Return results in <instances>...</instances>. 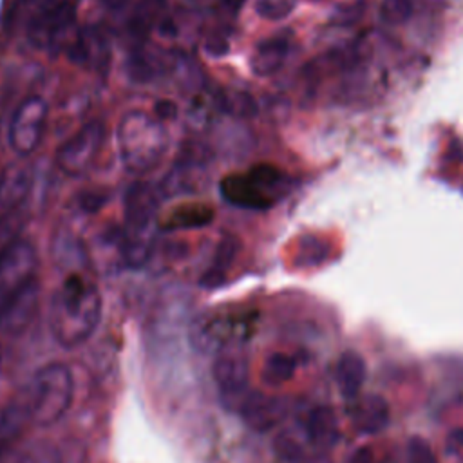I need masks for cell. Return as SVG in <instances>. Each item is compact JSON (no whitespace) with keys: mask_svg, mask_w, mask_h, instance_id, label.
I'll return each instance as SVG.
<instances>
[{"mask_svg":"<svg viewBox=\"0 0 463 463\" xmlns=\"http://www.w3.org/2000/svg\"><path fill=\"white\" fill-rule=\"evenodd\" d=\"M154 112H156V116H157L161 121H165V119H174V118L177 116V105H175L174 101H170V99H161V101L156 103Z\"/></svg>","mask_w":463,"mask_h":463,"instance_id":"4dcf8cb0","label":"cell"},{"mask_svg":"<svg viewBox=\"0 0 463 463\" xmlns=\"http://www.w3.org/2000/svg\"><path fill=\"white\" fill-rule=\"evenodd\" d=\"M219 107L233 118H251L257 112L255 99L246 90L226 89L219 94Z\"/></svg>","mask_w":463,"mask_h":463,"instance_id":"cb8c5ba5","label":"cell"},{"mask_svg":"<svg viewBox=\"0 0 463 463\" xmlns=\"http://www.w3.org/2000/svg\"><path fill=\"white\" fill-rule=\"evenodd\" d=\"M49 116V105L42 96H27L16 107L9 123V146L22 157L33 154L42 141L45 123Z\"/></svg>","mask_w":463,"mask_h":463,"instance_id":"ba28073f","label":"cell"},{"mask_svg":"<svg viewBox=\"0 0 463 463\" xmlns=\"http://www.w3.org/2000/svg\"><path fill=\"white\" fill-rule=\"evenodd\" d=\"M347 463H374V454H373L371 447L364 445V447H358V449L351 454V458H349Z\"/></svg>","mask_w":463,"mask_h":463,"instance_id":"1f68e13d","label":"cell"},{"mask_svg":"<svg viewBox=\"0 0 463 463\" xmlns=\"http://www.w3.org/2000/svg\"><path fill=\"white\" fill-rule=\"evenodd\" d=\"M335 378L336 385L347 400H353L358 396L364 380H365V362L364 358L354 351H345L335 367Z\"/></svg>","mask_w":463,"mask_h":463,"instance_id":"44dd1931","label":"cell"},{"mask_svg":"<svg viewBox=\"0 0 463 463\" xmlns=\"http://www.w3.org/2000/svg\"><path fill=\"white\" fill-rule=\"evenodd\" d=\"M69 56L78 65L94 71L103 69L110 58V45L105 33L94 25L80 29V33L69 45Z\"/></svg>","mask_w":463,"mask_h":463,"instance_id":"4fadbf2b","label":"cell"},{"mask_svg":"<svg viewBox=\"0 0 463 463\" xmlns=\"http://www.w3.org/2000/svg\"><path fill=\"white\" fill-rule=\"evenodd\" d=\"M116 139L119 159L125 170L134 175L152 172L163 161L168 148L165 123L141 109H132L121 116Z\"/></svg>","mask_w":463,"mask_h":463,"instance_id":"7a4b0ae2","label":"cell"},{"mask_svg":"<svg viewBox=\"0 0 463 463\" xmlns=\"http://www.w3.org/2000/svg\"><path fill=\"white\" fill-rule=\"evenodd\" d=\"M237 416H241L251 429L264 432L273 429L284 418V405L280 400L255 391Z\"/></svg>","mask_w":463,"mask_h":463,"instance_id":"2e32d148","label":"cell"},{"mask_svg":"<svg viewBox=\"0 0 463 463\" xmlns=\"http://www.w3.org/2000/svg\"><path fill=\"white\" fill-rule=\"evenodd\" d=\"M24 226V215L20 208L7 210L0 215V253L20 239V232Z\"/></svg>","mask_w":463,"mask_h":463,"instance_id":"484cf974","label":"cell"},{"mask_svg":"<svg viewBox=\"0 0 463 463\" xmlns=\"http://www.w3.org/2000/svg\"><path fill=\"white\" fill-rule=\"evenodd\" d=\"M262 380L268 385H282L295 374V360L286 353H271L262 364Z\"/></svg>","mask_w":463,"mask_h":463,"instance_id":"603a6c76","label":"cell"},{"mask_svg":"<svg viewBox=\"0 0 463 463\" xmlns=\"http://www.w3.org/2000/svg\"><path fill=\"white\" fill-rule=\"evenodd\" d=\"M29 425H33V421L18 394L0 409V454L11 449Z\"/></svg>","mask_w":463,"mask_h":463,"instance_id":"d6986e66","label":"cell"},{"mask_svg":"<svg viewBox=\"0 0 463 463\" xmlns=\"http://www.w3.org/2000/svg\"><path fill=\"white\" fill-rule=\"evenodd\" d=\"M284 175L271 165H255L248 172H233L221 179L222 199L233 206L260 210L268 208L279 197Z\"/></svg>","mask_w":463,"mask_h":463,"instance_id":"5b68a950","label":"cell"},{"mask_svg":"<svg viewBox=\"0 0 463 463\" xmlns=\"http://www.w3.org/2000/svg\"><path fill=\"white\" fill-rule=\"evenodd\" d=\"M103 136H105V127L98 119H92V121L85 123L83 127H80L56 150L54 161H56L58 168L61 172H65L67 175L85 174L92 166V163L101 148Z\"/></svg>","mask_w":463,"mask_h":463,"instance_id":"9c48e42d","label":"cell"},{"mask_svg":"<svg viewBox=\"0 0 463 463\" xmlns=\"http://www.w3.org/2000/svg\"><path fill=\"white\" fill-rule=\"evenodd\" d=\"M14 463H67V456L51 441H34L18 454Z\"/></svg>","mask_w":463,"mask_h":463,"instance_id":"d4e9b609","label":"cell"},{"mask_svg":"<svg viewBox=\"0 0 463 463\" xmlns=\"http://www.w3.org/2000/svg\"><path fill=\"white\" fill-rule=\"evenodd\" d=\"M250 331V318L239 315H219L204 322L197 331H194L195 344L203 349H213L219 354L224 349H232V344H237L248 336Z\"/></svg>","mask_w":463,"mask_h":463,"instance_id":"7c38bea8","label":"cell"},{"mask_svg":"<svg viewBox=\"0 0 463 463\" xmlns=\"http://www.w3.org/2000/svg\"><path fill=\"white\" fill-rule=\"evenodd\" d=\"M74 394L72 374L67 365L52 362L42 365L27 382L20 398L33 425L51 427L69 409Z\"/></svg>","mask_w":463,"mask_h":463,"instance_id":"277c9868","label":"cell"},{"mask_svg":"<svg viewBox=\"0 0 463 463\" xmlns=\"http://www.w3.org/2000/svg\"><path fill=\"white\" fill-rule=\"evenodd\" d=\"M304 432L315 447L327 449L338 439V420L329 407H315L304 420Z\"/></svg>","mask_w":463,"mask_h":463,"instance_id":"ffe728a7","label":"cell"},{"mask_svg":"<svg viewBox=\"0 0 463 463\" xmlns=\"http://www.w3.org/2000/svg\"><path fill=\"white\" fill-rule=\"evenodd\" d=\"M291 51V36L289 33H277L260 40L251 52L250 69L255 76H271L284 65L286 58Z\"/></svg>","mask_w":463,"mask_h":463,"instance_id":"5bb4252c","label":"cell"},{"mask_svg":"<svg viewBox=\"0 0 463 463\" xmlns=\"http://www.w3.org/2000/svg\"><path fill=\"white\" fill-rule=\"evenodd\" d=\"M105 194H99V192H87V194H81V208L85 212H98V208L103 206L105 203Z\"/></svg>","mask_w":463,"mask_h":463,"instance_id":"f546056e","label":"cell"},{"mask_svg":"<svg viewBox=\"0 0 463 463\" xmlns=\"http://www.w3.org/2000/svg\"><path fill=\"white\" fill-rule=\"evenodd\" d=\"M239 251V241L235 235L226 233L221 237V241L215 246L212 262L208 266V269L204 271V275L201 277V284L203 286H217L224 280L226 271L230 269V266L233 264L235 257Z\"/></svg>","mask_w":463,"mask_h":463,"instance_id":"7402d4cb","label":"cell"},{"mask_svg":"<svg viewBox=\"0 0 463 463\" xmlns=\"http://www.w3.org/2000/svg\"><path fill=\"white\" fill-rule=\"evenodd\" d=\"M101 318L98 286L80 271H69L54 289L49 311V329L63 347L87 342Z\"/></svg>","mask_w":463,"mask_h":463,"instance_id":"6da1fadb","label":"cell"},{"mask_svg":"<svg viewBox=\"0 0 463 463\" xmlns=\"http://www.w3.org/2000/svg\"><path fill=\"white\" fill-rule=\"evenodd\" d=\"M213 221V208L206 203L188 201L181 203L166 212V215L159 217L157 224L161 230H190L203 228Z\"/></svg>","mask_w":463,"mask_h":463,"instance_id":"ac0fdd59","label":"cell"},{"mask_svg":"<svg viewBox=\"0 0 463 463\" xmlns=\"http://www.w3.org/2000/svg\"><path fill=\"white\" fill-rule=\"evenodd\" d=\"M407 461L409 463H438V458L427 439L420 436H412L407 441Z\"/></svg>","mask_w":463,"mask_h":463,"instance_id":"f1b7e54d","label":"cell"},{"mask_svg":"<svg viewBox=\"0 0 463 463\" xmlns=\"http://www.w3.org/2000/svg\"><path fill=\"white\" fill-rule=\"evenodd\" d=\"M33 168L27 165H7L0 172V208L4 212L18 208L33 188Z\"/></svg>","mask_w":463,"mask_h":463,"instance_id":"9a60e30c","label":"cell"},{"mask_svg":"<svg viewBox=\"0 0 463 463\" xmlns=\"http://www.w3.org/2000/svg\"><path fill=\"white\" fill-rule=\"evenodd\" d=\"M40 300V284L33 280L0 300V329L7 335H22L33 322Z\"/></svg>","mask_w":463,"mask_h":463,"instance_id":"8fae6325","label":"cell"},{"mask_svg":"<svg viewBox=\"0 0 463 463\" xmlns=\"http://www.w3.org/2000/svg\"><path fill=\"white\" fill-rule=\"evenodd\" d=\"M159 195L157 190L145 183L136 181L125 194V217L123 230L119 232L121 260L128 268H141L146 264L154 251Z\"/></svg>","mask_w":463,"mask_h":463,"instance_id":"3957f363","label":"cell"},{"mask_svg":"<svg viewBox=\"0 0 463 463\" xmlns=\"http://www.w3.org/2000/svg\"><path fill=\"white\" fill-rule=\"evenodd\" d=\"M353 425L362 434H376L389 425L391 411L385 398L378 394H367L356 402L351 411Z\"/></svg>","mask_w":463,"mask_h":463,"instance_id":"e0dca14e","label":"cell"},{"mask_svg":"<svg viewBox=\"0 0 463 463\" xmlns=\"http://www.w3.org/2000/svg\"><path fill=\"white\" fill-rule=\"evenodd\" d=\"M38 255L31 241L18 239L0 253V300L36 280Z\"/></svg>","mask_w":463,"mask_h":463,"instance_id":"30bf717a","label":"cell"},{"mask_svg":"<svg viewBox=\"0 0 463 463\" xmlns=\"http://www.w3.org/2000/svg\"><path fill=\"white\" fill-rule=\"evenodd\" d=\"M76 20V0H43L27 25V38L38 49L61 47Z\"/></svg>","mask_w":463,"mask_h":463,"instance_id":"8992f818","label":"cell"},{"mask_svg":"<svg viewBox=\"0 0 463 463\" xmlns=\"http://www.w3.org/2000/svg\"><path fill=\"white\" fill-rule=\"evenodd\" d=\"M463 449V429H454L447 436V450L459 452Z\"/></svg>","mask_w":463,"mask_h":463,"instance_id":"d6a6232c","label":"cell"},{"mask_svg":"<svg viewBox=\"0 0 463 463\" xmlns=\"http://www.w3.org/2000/svg\"><path fill=\"white\" fill-rule=\"evenodd\" d=\"M253 7L262 20L280 22L295 11L297 0H255Z\"/></svg>","mask_w":463,"mask_h":463,"instance_id":"4316f807","label":"cell"},{"mask_svg":"<svg viewBox=\"0 0 463 463\" xmlns=\"http://www.w3.org/2000/svg\"><path fill=\"white\" fill-rule=\"evenodd\" d=\"M412 9H414L412 0H382L380 16L383 18V22L398 25L411 18Z\"/></svg>","mask_w":463,"mask_h":463,"instance_id":"83f0119b","label":"cell"},{"mask_svg":"<svg viewBox=\"0 0 463 463\" xmlns=\"http://www.w3.org/2000/svg\"><path fill=\"white\" fill-rule=\"evenodd\" d=\"M213 382L224 409L239 414L255 389L250 383L248 362L237 353H221L213 364Z\"/></svg>","mask_w":463,"mask_h":463,"instance_id":"52a82bcc","label":"cell"}]
</instances>
